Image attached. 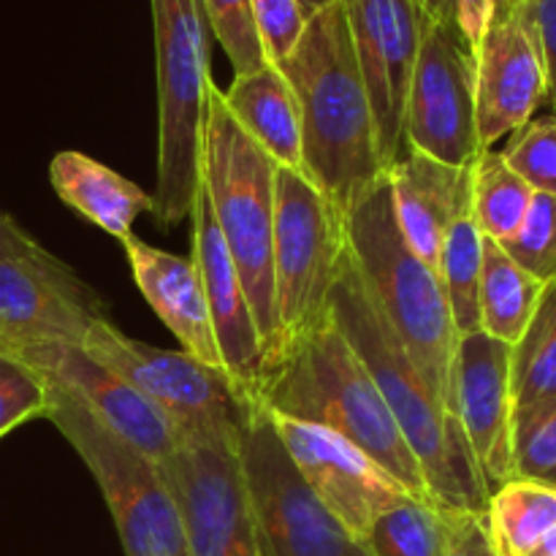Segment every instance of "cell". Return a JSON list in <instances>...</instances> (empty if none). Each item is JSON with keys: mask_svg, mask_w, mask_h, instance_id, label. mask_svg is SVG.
<instances>
[{"mask_svg": "<svg viewBox=\"0 0 556 556\" xmlns=\"http://www.w3.org/2000/svg\"><path fill=\"white\" fill-rule=\"evenodd\" d=\"M277 68L296 98L304 174L345 215L383 177L386 166L342 0L309 16Z\"/></svg>", "mask_w": 556, "mask_h": 556, "instance_id": "1", "label": "cell"}, {"mask_svg": "<svg viewBox=\"0 0 556 556\" xmlns=\"http://www.w3.org/2000/svg\"><path fill=\"white\" fill-rule=\"evenodd\" d=\"M329 315L372 375L391 416L418 459L429 494L443 508L486 510L489 492L470 443L369 299L348 250L342 253Z\"/></svg>", "mask_w": 556, "mask_h": 556, "instance_id": "2", "label": "cell"}, {"mask_svg": "<svg viewBox=\"0 0 556 556\" xmlns=\"http://www.w3.org/2000/svg\"><path fill=\"white\" fill-rule=\"evenodd\" d=\"M253 400L277 416L318 424L351 440L416 497L432 500L400 424L331 315L280 353Z\"/></svg>", "mask_w": 556, "mask_h": 556, "instance_id": "3", "label": "cell"}, {"mask_svg": "<svg viewBox=\"0 0 556 556\" xmlns=\"http://www.w3.org/2000/svg\"><path fill=\"white\" fill-rule=\"evenodd\" d=\"M342 233L372 304L448 407L451 362L459 334L438 271L413 253L396 223L386 174L342 215Z\"/></svg>", "mask_w": 556, "mask_h": 556, "instance_id": "4", "label": "cell"}, {"mask_svg": "<svg viewBox=\"0 0 556 556\" xmlns=\"http://www.w3.org/2000/svg\"><path fill=\"white\" fill-rule=\"evenodd\" d=\"M277 163L231 117L220 87L212 81L201 152V188L206 190L220 237L237 264L266 351V369L277 351L275 309V210ZM264 369V372H266Z\"/></svg>", "mask_w": 556, "mask_h": 556, "instance_id": "5", "label": "cell"}, {"mask_svg": "<svg viewBox=\"0 0 556 556\" xmlns=\"http://www.w3.org/2000/svg\"><path fill=\"white\" fill-rule=\"evenodd\" d=\"M157 74V182L152 215L161 226L188 220L201 190L210 106V58L199 0H150Z\"/></svg>", "mask_w": 556, "mask_h": 556, "instance_id": "6", "label": "cell"}, {"mask_svg": "<svg viewBox=\"0 0 556 556\" xmlns=\"http://www.w3.org/2000/svg\"><path fill=\"white\" fill-rule=\"evenodd\" d=\"M49 389L47 421L58 427L96 478L125 556H190L182 516L157 462L103 427L74 396Z\"/></svg>", "mask_w": 556, "mask_h": 556, "instance_id": "7", "label": "cell"}, {"mask_svg": "<svg viewBox=\"0 0 556 556\" xmlns=\"http://www.w3.org/2000/svg\"><path fill=\"white\" fill-rule=\"evenodd\" d=\"M342 253H345V233H342V215L334 204L302 172L277 168L275 250H271L277 351L271 364L299 337L329 318V296Z\"/></svg>", "mask_w": 556, "mask_h": 556, "instance_id": "8", "label": "cell"}, {"mask_svg": "<svg viewBox=\"0 0 556 556\" xmlns=\"http://www.w3.org/2000/svg\"><path fill=\"white\" fill-rule=\"evenodd\" d=\"M81 348L152 402L182 440L237 438L255 402L223 369L134 340L106 318L92 326Z\"/></svg>", "mask_w": 556, "mask_h": 556, "instance_id": "9", "label": "cell"}, {"mask_svg": "<svg viewBox=\"0 0 556 556\" xmlns=\"http://www.w3.org/2000/svg\"><path fill=\"white\" fill-rule=\"evenodd\" d=\"M239 467L266 556H369L309 489L258 402L239 429Z\"/></svg>", "mask_w": 556, "mask_h": 556, "instance_id": "10", "label": "cell"}, {"mask_svg": "<svg viewBox=\"0 0 556 556\" xmlns=\"http://www.w3.org/2000/svg\"><path fill=\"white\" fill-rule=\"evenodd\" d=\"M402 150L467 168L483 152L476 114V63L459 27L429 20L407 90Z\"/></svg>", "mask_w": 556, "mask_h": 556, "instance_id": "11", "label": "cell"}, {"mask_svg": "<svg viewBox=\"0 0 556 556\" xmlns=\"http://www.w3.org/2000/svg\"><path fill=\"white\" fill-rule=\"evenodd\" d=\"M190 556H266L244 492L237 438L182 440L163 462Z\"/></svg>", "mask_w": 556, "mask_h": 556, "instance_id": "12", "label": "cell"}, {"mask_svg": "<svg viewBox=\"0 0 556 556\" xmlns=\"http://www.w3.org/2000/svg\"><path fill=\"white\" fill-rule=\"evenodd\" d=\"M478 139L492 150L535 117L546 101V71L532 0H494L486 33L472 49Z\"/></svg>", "mask_w": 556, "mask_h": 556, "instance_id": "13", "label": "cell"}, {"mask_svg": "<svg viewBox=\"0 0 556 556\" xmlns=\"http://www.w3.org/2000/svg\"><path fill=\"white\" fill-rule=\"evenodd\" d=\"M342 9L372 103L380 157L389 168L402 155L407 90L432 16L418 0H342Z\"/></svg>", "mask_w": 556, "mask_h": 556, "instance_id": "14", "label": "cell"}, {"mask_svg": "<svg viewBox=\"0 0 556 556\" xmlns=\"http://www.w3.org/2000/svg\"><path fill=\"white\" fill-rule=\"evenodd\" d=\"M269 418L304 481L356 541L364 543L378 516L413 494L380 462L331 429L277 413Z\"/></svg>", "mask_w": 556, "mask_h": 556, "instance_id": "15", "label": "cell"}, {"mask_svg": "<svg viewBox=\"0 0 556 556\" xmlns=\"http://www.w3.org/2000/svg\"><path fill=\"white\" fill-rule=\"evenodd\" d=\"M448 410L470 443L489 492L514 478V391L510 345L486 331L456 337Z\"/></svg>", "mask_w": 556, "mask_h": 556, "instance_id": "16", "label": "cell"}, {"mask_svg": "<svg viewBox=\"0 0 556 556\" xmlns=\"http://www.w3.org/2000/svg\"><path fill=\"white\" fill-rule=\"evenodd\" d=\"M9 356L33 369L47 386L74 396L96 421L128 440L157 465H163L182 443L177 427L152 402L92 358L85 348L33 345L9 351Z\"/></svg>", "mask_w": 556, "mask_h": 556, "instance_id": "17", "label": "cell"}, {"mask_svg": "<svg viewBox=\"0 0 556 556\" xmlns=\"http://www.w3.org/2000/svg\"><path fill=\"white\" fill-rule=\"evenodd\" d=\"M103 315L101 299L63 261H0V353L33 345H85Z\"/></svg>", "mask_w": 556, "mask_h": 556, "instance_id": "18", "label": "cell"}, {"mask_svg": "<svg viewBox=\"0 0 556 556\" xmlns=\"http://www.w3.org/2000/svg\"><path fill=\"white\" fill-rule=\"evenodd\" d=\"M193 261L199 266L204 282L206 304H210L212 329H215L217 348H220L223 367L228 378L248 396L255 394L266 369V351L244 293L242 277L220 237L215 215H212L206 190L195 193L193 210Z\"/></svg>", "mask_w": 556, "mask_h": 556, "instance_id": "19", "label": "cell"}, {"mask_svg": "<svg viewBox=\"0 0 556 556\" xmlns=\"http://www.w3.org/2000/svg\"><path fill=\"white\" fill-rule=\"evenodd\" d=\"M119 244H123L130 271H134L136 288L155 309L163 326L177 337L182 351L226 372L215 329H212L204 282H201L193 255L185 258V255L168 253V250L144 242L136 233H128Z\"/></svg>", "mask_w": 556, "mask_h": 556, "instance_id": "20", "label": "cell"}, {"mask_svg": "<svg viewBox=\"0 0 556 556\" xmlns=\"http://www.w3.org/2000/svg\"><path fill=\"white\" fill-rule=\"evenodd\" d=\"M386 177L394 199V215L413 253L438 271L440 244L456 210L470 193V166L454 168L421 152L400 155Z\"/></svg>", "mask_w": 556, "mask_h": 556, "instance_id": "21", "label": "cell"}, {"mask_svg": "<svg viewBox=\"0 0 556 556\" xmlns=\"http://www.w3.org/2000/svg\"><path fill=\"white\" fill-rule=\"evenodd\" d=\"M223 98L239 128L277 166L304 174L302 119H299L296 98L275 63H264L261 68L233 76L231 87L223 90Z\"/></svg>", "mask_w": 556, "mask_h": 556, "instance_id": "22", "label": "cell"}, {"mask_svg": "<svg viewBox=\"0 0 556 556\" xmlns=\"http://www.w3.org/2000/svg\"><path fill=\"white\" fill-rule=\"evenodd\" d=\"M49 179L58 199L85 220L123 242L134 233L139 215L152 212V193L125 179L106 163L76 150H63L49 163Z\"/></svg>", "mask_w": 556, "mask_h": 556, "instance_id": "23", "label": "cell"}, {"mask_svg": "<svg viewBox=\"0 0 556 556\" xmlns=\"http://www.w3.org/2000/svg\"><path fill=\"white\" fill-rule=\"evenodd\" d=\"M543 291L546 282L535 280L497 242L483 237V271L478 291L481 331L514 348L530 326Z\"/></svg>", "mask_w": 556, "mask_h": 556, "instance_id": "24", "label": "cell"}, {"mask_svg": "<svg viewBox=\"0 0 556 556\" xmlns=\"http://www.w3.org/2000/svg\"><path fill=\"white\" fill-rule=\"evenodd\" d=\"M483 271V233L472 220L470 193L456 210L448 231L438 255V277L443 286L445 302H448L451 320L456 334L481 331V307H478V291H481Z\"/></svg>", "mask_w": 556, "mask_h": 556, "instance_id": "25", "label": "cell"}, {"mask_svg": "<svg viewBox=\"0 0 556 556\" xmlns=\"http://www.w3.org/2000/svg\"><path fill=\"white\" fill-rule=\"evenodd\" d=\"M510 391L514 424L556 402V280L548 282L530 326L510 348Z\"/></svg>", "mask_w": 556, "mask_h": 556, "instance_id": "26", "label": "cell"}, {"mask_svg": "<svg viewBox=\"0 0 556 556\" xmlns=\"http://www.w3.org/2000/svg\"><path fill=\"white\" fill-rule=\"evenodd\" d=\"M486 519L500 556H530L556 527V486L510 478L489 497Z\"/></svg>", "mask_w": 556, "mask_h": 556, "instance_id": "27", "label": "cell"}, {"mask_svg": "<svg viewBox=\"0 0 556 556\" xmlns=\"http://www.w3.org/2000/svg\"><path fill=\"white\" fill-rule=\"evenodd\" d=\"M535 190L505 163L503 152L483 150L470 163V210L481 233L503 244L525 223Z\"/></svg>", "mask_w": 556, "mask_h": 556, "instance_id": "28", "label": "cell"}, {"mask_svg": "<svg viewBox=\"0 0 556 556\" xmlns=\"http://www.w3.org/2000/svg\"><path fill=\"white\" fill-rule=\"evenodd\" d=\"M364 548L369 556H445L443 505L407 494L378 516Z\"/></svg>", "mask_w": 556, "mask_h": 556, "instance_id": "29", "label": "cell"}, {"mask_svg": "<svg viewBox=\"0 0 556 556\" xmlns=\"http://www.w3.org/2000/svg\"><path fill=\"white\" fill-rule=\"evenodd\" d=\"M201 16L210 22L217 43L231 60L233 76L248 74L269 63L253 20L250 0H199Z\"/></svg>", "mask_w": 556, "mask_h": 556, "instance_id": "30", "label": "cell"}, {"mask_svg": "<svg viewBox=\"0 0 556 556\" xmlns=\"http://www.w3.org/2000/svg\"><path fill=\"white\" fill-rule=\"evenodd\" d=\"M500 248L516 261L525 271H530L535 280H556V195L535 193L525 223Z\"/></svg>", "mask_w": 556, "mask_h": 556, "instance_id": "31", "label": "cell"}, {"mask_svg": "<svg viewBox=\"0 0 556 556\" xmlns=\"http://www.w3.org/2000/svg\"><path fill=\"white\" fill-rule=\"evenodd\" d=\"M503 157L535 193L556 195V114L532 117L510 134Z\"/></svg>", "mask_w": 556, "mask_h": 556, "instance_id": "32", "label": "cell"}, {"mask_svg": "<svg viewBox=\"0 0 556 556\" xmlns=\"http://www.w3.org/2000/svg\"><path fill=\"white\" fill-rule=\"evenodd\" d=\"M514 478L556 486V402L514 424Z\"/></svg>", "mask_w": 556, "mask_h": 556, "instance_id": "33", "label": "cell"}, {"mask_svg": "<svg viewBox=\"0 0 556 556\" xmlns=\"http://www.w3.org/2000/svg\"><path fill=\"white\" fill-rule=\"evenodd\" d=\"M49 389L33 369L0 353V440L33 418L47 416Z\"/></svg>", "mask_w": 556, "mask_h": 556, "instance_id": "34", "label": "cell"}, {"mask_svg": "<svg viewBox=\"0 0 556 556\" xmlns=\"http://www.w3.org/2000/svg\"><path fill=\"white\" fill-rule=\"evenodd\" d=\"M250 5L266 58L275 65L282 63L307 25L302 9L296 0H250Z\"/></svg>", "mask_w": 556, "mask_h": 556, "instance_id": "35", "label": "cell"}, {"mask_svg": "<svg viewBox=\"0 0 556 556\" xmlns=\"http://www.w3.org/2000/svg\"><path fill=\"white\" fill-rule=\"evenodd\" d=\"M445 556H500L486 510L443 508Z\"/></svg>", "mask_w": 556, "mask_h": 556, "instance_id": "36", "label": "cell"}, {"mask_svg": "<svg viewBox=\"0 0 556 556\" xmlns=\"http://www.w3.org/2000/svg\"><path fill=\"white\" fill-rule=\"evenodd\" d=\"M0 261H20V264L36 266H54L60 258H54L49 250H43L20 223L0 210Z\"/></svg>", "mask_w": 556, "mask_h": 556, "instance_id": "37", "label": "cell"}, {"mask_svg": "<svg viewBox=\"0 0 556 556\" xmlns=\"http://www.w3.org/2000/svg\"><path fill=\"white\" fill-rule=\"evenodd\" d=\"M538 43H541L543 71H546V101L556 114V0H532Z\"/></svg>", "mask_w": 556, "mask_h": 556, "instance_id": "38", "label": "cell"}, {"mask_svg": "<svg viewBox=\"0 0 556 556\" xmlns=\"http://www.w3.org/2000/svg\"><path fill=\"white\" fill-rule=\"evenodd\" d=\"M492 14L494 0H456V27H459L470 52L478 47L483 33H486Z\"/></svg>", "mask_w": 556, "mask_h": 556, "instance_id": "39", "label": "cell"}, {"mask_svg": "<svg viewBox=\"0 0 556 556\" xmlns=\"http://www.w3.org/2000/svg\"><path fill=\"white\" fill-rule=\"evenodd\" d=\"M418 3L434 22L456 27V0H418Z\"/></svg>", "mask_w": 556, "mask_h": 556, "instance_id": "40", "label": "cell"}, {"mask_svg": "<svg viewBox=\"0 0 556 556\" xmlns=\"http://www.w3.org/2000/svg\"><path fill=\"white\" fill-rule=\"evenodd\" d=\"M296 3H299V9H302L304 20H309V16L320 14V11L329 9V5H334V3H340V0H296Z\"/></svg>", "mask_w": 556, "mask_h": 556, "instance_id": "41", "label": "cell"}, {"mask_svg": "<svg viewBox=\"0 0 556 556\" xmlns=\"http://www.w3.org/2000/svg\"><path fill=\"white\" fill-rule=\"evenodd\" d=\"M530 556H556V527L552 532H548L546 538H543L541 546H538Z\"/></svg>", "mask_w": 556, "mask_h": 556, "instance_id": "42", "label": "cell"}]
</instances>
